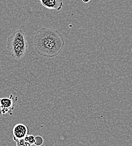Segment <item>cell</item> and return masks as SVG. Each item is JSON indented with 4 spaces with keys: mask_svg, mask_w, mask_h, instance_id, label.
Segmentation results:
<instances>
[{
    "mask_svg": "<svg viewBox=\"0 0 132 146\" xmlns=\"http://www.w3.org/2000/svg\"><path fill=\"white\" fill-rule=\"evenodd\" d=\"M28 133V128L23 124H16L13 129V140L17 141L24 139Z\"/></svg>",
    "mask_w": 132,
    "mask_h": 146,
    "instance_id": "cell-4",
    "label": "cell"
},
{
    "mask_svg": "<svg viewBox=\"0 0 132 146\" xmlns=\"http://www.w3.org/2000/svg\"><path fill=\"white\" fill-rule=\"evenodd\" d=\"M33 44L38 55L44 57L53 58L62 51L65 40L62 35L58 30L43 27L34 35Z\"/></svg>",
    "mask_w": 132,
    "mask_h": 146,
    "instance_id": "cell-1",
    "label": "cell"
},
{
    "mask_svg": "<svg viewBox=\"0 0 132 146\" xmlns=\"http://www.w3.org/2000/svg\"><path fill=\"white\" fill-rule=\"evenodd\" d=\"M90 1V0H88V1H84V0H83V2H84V3H88V2H89Z\"/></svg>",
    "mask_w": 132,
    "mask_h": 146,
    "instance_id": "cell-9",
    "label": "cell"
},
{
    "mask_svg": "<svg viewBox=\"0 0 132 146\" xmlns=\"http://www.w3.org/2000/svg\"><path fill=\"white\" fill-rule=\"evenodd\" d=\"M28 47L26 35L21 29L15 31L7 39V51L9 55L17 60H20L25 56Z\"/></svg>",
    "mask_w": 132,
    "mask_h": 146,
    "instance_id": "cell-2",
    "label": "cell"
},
{
    "mask_svg": "<svg viewBox=\"0 0 132 146\" xmlns=\"http://www.w3.org/2000/svg\"><path fill=\"white\" fill-rule=\"evenodd\" d=\"M18 100V97L13 94L8 98H0V115H5L9 113L12 115Z\"/></svg>",
    "mask_w": 132,
    "mask_h": 146,
    "instance_id": "cell-3",
    "label": "cell"
},
{
    "mask_svg": "<svg viewBox=\"0 0 132 146\" xmlns=\"http://www.w3.org/2000/svg\"><path fill=\"white\" fill-rule=\"evenodd\" d=\"M40 3L46 8L60 11L63 7V1L58 0H40Z\"/></svg>",
    "mask_w": 132,
    "mask_h": 146,
    "instance_id": "cell-5",
    "label": "cell"
},
{
    "mask_svg": "<svg viewBox=\"0 0 132 146\" xmlns=\"http://www.w3.org/2000/svg\"><path fill=\"white\" fill-rule=\"evenodd\" d=\"M24 139L31 145H34L36 142V137L33 135H27Z\"/></svg>",
    "mask_w": 132,
    "mask_h": 146,
    "instance_id": "cell-6",
    "label": "cell"
},
{
    "mask_svg": "<svg viewBox=\"0 0 132 146\" xmlns=\"http://www.w3.org/2000/svg\"><path fill=\"white\" fill-rule=\"evenodd\" d=\"M43 143V139L40 136H36V142L34 143V145L37 146H40L42 145Z\"/></svg>",
    "mask_w": 132,
    "mask_h": 146,
    "instance_id": "cell-8",
    "label": "cell"
},
{
    "mask_svg": "<svg viewBox=\"0 0 132 146\" xmlns=\"http://www.w3.org/2000/svg\"><path fill=\"white\" fill-rule=\"evenodd\" d=\"M17 146H32L29 143L26 142L24 139H21L16 142Z\"/></svg>",
    "mask_w": 132,
    "mask_h": 146,
    "instance_id": "cell-7",
    "label": "cell"
}]
</instances>
